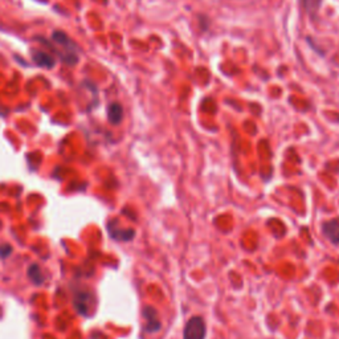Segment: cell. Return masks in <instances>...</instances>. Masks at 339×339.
<instances>
[{"label": "cell", "mask_w": 339, "mask_h": 339, "mask_svg": "<svg viewBox=\"0 0 339 339\" xmlns=\"http://www.w3.org/2000/svg\"><path fill=\"white\" fill-rule=\"evenodd\" d=\"M321 0H305V7L309 11H316L318 5H320Z\"/></svg>", "instance_id": "9c48e42d"}, {"label": "cell", "mask_w": 339, "mask_h": 339, "mask_svg": "<svg viewBox=\"0 0 339 339\" xmlns=\"http://www.w3.org/2000/svg\"><path fill=\"white\" fill-rule=\"evenodd\" d=\"M52 38H53L54 41L57 42V44L66 46V48H73V46H74L73 45V42L69 40L68 36H66L64 32H60V31L54 32V33L52 34Z\"/></svg>", "instance_id": "52a82bcc"}, {"label": "cell", "mask_w": 339, "mask_h": 339, "mask_svg": "<svg viewBox=\"0 0 339 339\" xmlns=\"http://www.w3.org/2000/svg\"><path fill=\"white\" fill-rule=\"evenodd\" d=\"M33 61L42 68H53L54 60L53 57H50L49 54L45 52H34L33 53Z\"/></svg>", "instance_id": "5b68a950"}, {"label": "cell", "mask_w": 339, "mask_h": 339, "mask_svg": "<svg viewBox=\"0 0 339 339\" xmlns=\"http://www.w3.org/2000/svg\"><path fill=\"white\" fill-rule=\"evenodd\" d=\"M206 338V325L200 317H192L184 328L183 339H204Z\"/></svg>", "instance_id": "6da1fadb"}, {"label": "cell", "mask_w": 339, "mask_h": 339, "mask_svg": "<svg viewBox=\"0 0 339 339\" xmlns=\"http://www.w3.org/2000/svg\"><path fill=\"white\" fill-rule=\"evenodd\" d=\"M143 316L147 318V328L146 330L150 333L158 332L160 329V324L158 318H156V312L153 308H146L145 312H143Z\"/></svg>", "instance_id": "3957f363"}, {"label": "cell", "mask_w": 339, "mask_h": 339, "mask_svg": "<svg viewBox=\"0 0 339 339\" xmlns=\"http://www.w3.org/2000/svg\"><path fill=\"white\" fill-rule=\"evenodd\" d=\"M28 276H29V278H31L36 285H41L42 281H44L41 271H40V268L36 264H32L31 267L28 268Z\"/></svg>", "instance_id": "8992f818"}, {"label": "cell", "mask_w": 339, "mask_h": 339, "mask_svg": "<svg viewBox=\"0 0 339 339\" xmlns=\"http://www.w3.org/2000/svg\"><path fill=\"white\" fill-rule=\"evenodd\" d=\"M12 253V247L9 244L0 245V257L1 259H7L8 256Z\"/></svg>", "instance_id": "ba28073f"}, {"label": "cell", "mask_w": 339, "mask_h": 339, "mask_svg": "<svg viewBox=\"0 0 339 339\" xmlns=\"http://www.w3.org/2000/svg\"><path fill=\"white\" fill-rule=\"evenodd\" d=\"M322 231H324L325 236L328 237L333 244H339V217L324 223Z\"/></svg>", "instance_id": "7a4b0ae2"}, {"label": "cell", "mask_w": 339, "mask_h": 339, "mask_svg": "<svg viewBox=\"0 0 339 339\" xmlns=\"http://www.w3.org/2000/svg\"><path fill=\"white\" fill-rule=\"evenodd\" d=\"M123 117V109L119 103H111L109 109H107V118L109 122L113 125H118L122 121Z\"/></svg>", "instance_id": "277c9868"}]
</instances>
